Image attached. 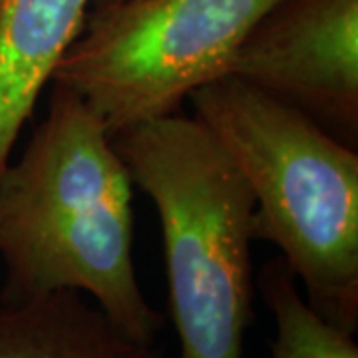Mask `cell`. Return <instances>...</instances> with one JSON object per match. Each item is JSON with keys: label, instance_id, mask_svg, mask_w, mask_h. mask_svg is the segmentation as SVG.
Instances as JSON below:
<instances>
[{"label": "cell", "instance_id": "cell-3", "mask_svg": "<svg viewBox=\"0 0 358 358\" xmlns=\"http://www.w3.org/2000/svg\"><path fill=\"white\" fill-rule=\"evenodd\" d=\"M112 143L159 217L179 358H243L255 293L245 179L195 115L122 129Z\"/></svg>", "mask_w": 358, "mask_h": 358}, {"label": "cell", "instance_id": "cell-4", "mask_svg": "<svg viewBox=\"0 0 358 358\" xmlns=\"http://www.w3.org/2000/svg\"><path fill=\"white\" fill-rule=\"evenodd\" d=\"M277 0H124L92 8L50 82L74 90L114 136L181 112L225 78L239 44Z\"/></svg>", "mask_w": 358, "mask_h": 358}, {"label": "cell", "instance_id": "cell-7", "mask_svg": "<svg viewBox=\"0 0 358 358\" xmlns=\"http://www.w3.org/2000/svg\"><path fill=\"white\" fill-rule=\"evenodd\" d=\"M0 358H167L134 338L86 294L58 291L0 303Z\"/></svg>", "mask_w": 358, "mask_h": 358}, {"label": "cell", "instance_id": "cell-8", "mask_svg": "<svg viewBox=\"0 0 358 358\" xmlns=\"http://www.w3.org/2000/svg\"><path fill=\"white\" fill-rule=\"evenodd\" d=\"M255 285L275 319L268 358H358L355 333L320 317L308 305L281 255L263 265Z\"/></svg>", "mask_w": 358, "mask_h": 358}, {"label": "cell", "instance_id": "cell-1", "mask_svg": "<svg viewBox=\"0 0 358 358\" xmlns=\"http://www.w3.org/2000/svg\"><path fill=\"white\" fill-rule=\"evenodd\" d=\"M50 84L44 120L0 173V303L76 291L134 338L155 343L164 317L134 267L131 176L100 115Z\"/></svg>", "mask_w": 358, "mask_h": 358}, {"label": "cell", "instance_id": "cell-6", "mask_svg": "<svg viewBox=\"0 0 358 358\" xmlns=\"http://www.w3.org/2000/svg\"><path fill=\"white\" fill-rule=\"evenodd\" d=\"M92 0H0V173Z\"/></svg>", "mask_w": 358, "mask_h": 358}, {"label": "cell", "instance_id": "cell-9", "mask_svg": "<svg viewBox=\"0 0 358 358\" xmlns=\"http://www.w3.org/2000/svg\"><path fill=\"white\" fill-rule=\"evenodd\" d=\"M117 2H124V0H92V8H103V6H110V4H117Z\"/></svg>", "mask_w": 358, "mask_h": 358}, {"label": "cell", "instance_id": "cell-5", "mask_svg": "<svg viewBox=\"0 0 358 358\" xmlns=\"http://www.w3.org/2000/svg\"><path fill=\"white\" fill-rule=\"evenodd\" d=\"M225 78L333 128L358 134V0H277L249 30Z\"/></svg>", "mask_w": 358, "mask_h": 358}, {"label": "cell", "instance_id": "cell-2", "mask_svg": "<svg viewBox=\"0 0 358 358\" xmlns=\"http://www.w3.org/2000/svg\"><path fill=\"white\" fill-rule=\"evenodd\" d=\"M189 100L253 195V239L287 261L320 317L358 327V154L319 122L237 78Z\"/></svg>", "mask_w": 358, "mask_h": 358}]
</instances>
